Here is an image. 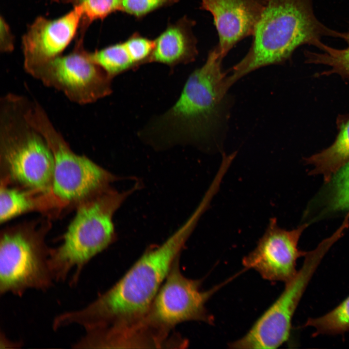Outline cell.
Here are the masks:
<instances>
[{"mask_svg":"<svg viewBox=\"0 0 349 349\" xmlns=\"http://www.w3.org/2000/svg\"><path fill=\"white\" fill-rule=\"evenodd\" d=\"M199 218L193 213L162 244L144 252L115 284L92 302L63 312V323L80 326L85 331L143 319Z\"/></svg>","mask_w":349,"mask_h":349,"instance_id":"6da1fadb","label":"cell"},{"mask_svg":"<svg viewBox=\"0 0 349 349\" xmlns=\"http://www.w3.org/2000/svg\"><path fill=\"white\" fill-rule=\"evenodd\" d=\"M222 59L215 47L211 50L205 63L190 74L174 104L152 118L138 132L140 138L165 147L212 136L223 118L229 89Z\"/></svg>","mask_w":349,"mask_h":349,"instance_id":"7a4b0ae2","label":"cell"},{"mask_svg":"<svg viewBox=\"0 0 349 349\" xmlns=\"http://www.w3.org/2000/svg\"><path fill=\"white\" fill-rule=\"evenodd\" d=\"M253 36L247 53L227 76L229 87L254 70L285 62L302 45L321 50L322 38L346 37L317 18L313 0H267Z\"/></svg>","mask_w":349,"mask_h":349,"instance_id":"3957f363","label":"cell"},{"mask_svg":"<svg viewBox=\"0 0 349 349\" xmlns=\"http://www.w3.org/2000/svg\"><path fill=\"white\" fill-rule=\"evenodd\" d=\"M27 97L8 93L0 100V182L51 191L54 158L44 137L27 116Z\"/></svg>","mask_w":349,"mask_h":349,"instance_id":"277c9868","label":"cell"},{"mask_svg":"<svg viewBox=\"0 0 349 349\" xmlns=\"http://www.w3.org/2000/svg\"><path fill=\"white\" fill-rule=\"evenodd\" d=\"M138 186L123 191L110 187L76 206L62 243L50 249L49 265L55 282L65 281L74 271L71 284H76L86 265L112 243L113 215Z\"/></svg>","mask_w":349,"mask_h":349,"instance_id":"5b68a950","label":"cell"},{"mask_svg":"<svg viewBox=\"0 0 349 349\" xmlns=\"http://www.w3.org/2000/svg\"><path fill=\"white\" fill-rule=\"evenodd\" d=\"M46 220L7 227L0 235V295L21 297L29 289L47 291L54 280L49 265L50 249Z\"/></svg>","mask_w":349,"mask_h":349,"instance_id":"8992f818","label":"cell"},{"mask_svg":"<svg viewBox=\"0 0 349 349\" xmlns=\"http://www.w3.org/2000/svg\"><path fill=\"white\" fill-rule=\"evenodd\" d=\"M27 115L46 140L54 158L51 190L65 208L81 202L111 187L118 178L89 158L76 154L54 127L37 101L29 105Z\"/></svg>","mask_w":349,"mask_h":349,"instance_id":"52a82bcc","label":"cell"},{"mask_svg":"<svg viewBox=\"0 0 349 349\" xmlns=\"http://www.w3.org/2000/svg\"><path fill=\"white\" fill-rule=\"evenodd\" d=\"M321 241L307 252L301 268L275 301L255 321L241 338L229 344L232 349H276L289 338L292 319L313 274L330 249Z\"/></svg>","mask_w":349,"mask_h":349,"instance_id":"ba28073f","label":"cell"},{"mask_svg":"<svg viewBox=\"0 0 349 349\" xmlns=\"http://www.w3.org/2000/svg\"><path fill=\"white\" fill-rule=\"evenodd\" d=\"M80 33L71 52L59 55L26 71L46 86L63 93L70 101L84 105L109 95L112 91L113 79L84 48V32Z\"/></svg>","mask_w":349,"mask_h":349,"instance_id":"9c48e42d","label":"cell"},{"mask_svg":"<svg viewBox=\"0 0 349 349\" xmlns=\"http://www.w3.org/2000/svg\"><path fill=\"white\" fill-rule=\"evenodd\" d=\"M201 285V280L189 279L183 275L178 257L144 317L145 322L165 335L172 328L183 322L194 320L212 323L213 318L208 313L205 304L218 287L203 291Z\"/></svg>","mask_w":349,"mask_h":349,"instance_id":"30bf717a","label":"cell"},{"mask_svg":"<svg viewBox=\"0 0 349 349\" xmlns=\"http://www.w3.org/2000/svg\"><path fill=\"white\" fill-rule=\"evenodd\" d=\"M307 225L287 230L280 227L276 219L272 218L255 249L243 258L242 264L256 270L264 279L289 282L297 273V259L307 254L300 250L298 245Z\"/></svg>","mask_w":349,"mask_h":349,"instance_id":"8fae6325","label":"cell"},{"mask_svg":"<svg viewBox=\"0 0 349 349\" xmlns=\"http://www.w3.org/2000/svg\"><path fill=\"white\" fill-rule=\"evenodd\" d=\"M83 9L79 5L56 19L36 18L22 37L26 71L62 54L80 26Z\"/></svg>","mask_w":349,"mask_h":349,"instance_id":"7c38bea8","label":"cell"},{"mask_svg":"<svg viewBox=\"0 0 349 349\" xmlns=\"http://www.w3.org/2000/svg\"><path fill=\"white\" fill-rule=\"evenodd\" d=\"M267 0H201L212 15L219 36L215 47L222 58L240 41L253 35Z\"/></svg>","mask_w":349,"mask_h":349,"instance_id":"4fadbf2b","label":"cell"},{"mask_svg":"<svg viewBox=\"0 0 349 349\" xmlns=\"http://www.w3.org/2000/svg\"><path fill=\"white\" fill-rule=\"evenodd\" d=\"M195 23L184 16L168 25L154 40V48L150 63L169 66L193 62L198 55L197 39L192 32Z\"/></svg>","mask_w":349,"mask_h":349,"instance_id":"5bb4252c","label":"cell"},{"mask_svg":"<svg viewBox=\"0 0 349 349\" xmlns=\"http://www.w3.org/2000/svg\"><path fill=\"white\" fill-rule=\"evenodd\" d=\"M64 208L52 191L25 189L0 182L1 223L31 211L48 216L58 215Z\"/></svg>","mask_w":349,"mask_h":349,"instance_id":"9a60e30c","label":"cell"},{"mask_svg":"<svg viewBox=\"0 0 349 349\" xmlns=\"http://www.w3.org/2000/svg\"><path fill=\"white\" fill-rule=\"evenodd\" d=\"M349 161V120L330 147L306 159V162L313 167L311 174L322 175L327 182Z\"/></svg>","mask_w":349,"mask_h":349,"instance_id":"2e32d148","label":"cell"},{"mask_svg":"<svg viewBox=\"0 0 349 349\" xmlns=\"http://www.w3.org/2000/svg\"><path fill=\"white\" fill-rule=\"evenodd\" d=\"M303 327L314 328V337L320 334H342L349 331V295L324 315L308 318Z\"/></svg>","mask_w":349,"mask_h":349,"instance_id":"e0dca14e","label":"cell"},{"mask_svg":"<svg viewBox=\"0 0 349 349\" xmlns=\"http://www.w3.org/2000/svg\"><path fill=\"white\" fill-rule=\"evenodd\" d=\"M93 60L112 79L116 76L136 68L124 43H118L93 52Z\"/></svg>","mask_w":349,"mask_h":349,"instance_id":"ac0fdd59","label":"cell"},{"mask_svg":"<svg viewBox=\"0 0 349 349\" xmlns=\"http://www.w3.org/2000/svg\"><path fill=\"white\" fill-rule=\"evenodd\" d=\"M346 35L345 40L348 43L346 48L337 49L325 45L321 53L306 50V62L326 65L331 67L330 73L349 76V32H346Z\"/></svg>","mask_w":349,"mask_h":349,"instance_id":"d6986e66","label":"cell"},{"mask_svg":"<svg viewBox=\"0 0 349 349\" xmlns=\"http://www.w3.org/2000/svg\"><path fill=\"white\" fill-rule=\"evenodd\" d=\"M122 0H71L74 6L83 9L80 27L86 29L89 24L97 19H103L112 13L120 11Z\"/></svg>","mask_w":349,"mask_h":349,"instance_id":"ffe728a7","label":"cell"},{"mask_svg":"<svg viewBox=\"0 0 349 349\" xmlns=\"http://www.w3.org/2000/svg\"><path fill=\"white\" fill-rule=\"evenodd\" d=\"M331 180L330 209L333 211L349 209V161L337 171Z\"/></svg>","mask_w":349,"mask_h":349,"instance_id":"44dd1931","label":"cell"},{"mask_svg":"<svg viewBox=\"0 0 349 349\" xmlns=\"http://www.w3.org/2000/svg\"><path fill=\"white\" fill-rule=\"evenodd\" d=\"M136 68L150 63L154 48V40L135 32L124 42Z\"/></svg>","mask_w":349,"mask_h":349,"instance_id":"7402d4cb","label":"cell"},{"mask_svg":"<svg viewBox=\"0 0 349 349\" xmlns=\"http://www.w3.org/2000/svg\"><path fill=\"white\" fill-rule=\"evenodd\" d=\"M179 0H122L120 11L141 18L159 8L172 5Z\"/></svg>","mask_w":349,"mask_h":349,"instance_id":"603a6c76","label":"cell"},{"mask_svg":"<svg viewBox=\"0 0 349 349\" xmlns=\"http://www.w3.org/2000/svg\"><path fill=\"white\" fill-rule=\"evenodd\" d=\"M0 50L10 52L13 50V39L9 27L2 17L0 19Z\"/></svg>","mask_w":349,"mask_h":349,"instance_id":"cb8c5ba5","label":"cell"},{"mask_svg":"<svg viewBox=\"0 0 349 349\" xmlns=\"http://www.w3.org/2000/svg\"><path fill=\"white\" fill-rule=\"evenodd\" d=\"M54 1H61L63 2H70V0H53Z\"/></svg>","mask_w":349,"mask_h":349,"instance_id":"d4e9b609","label":"cell"},{"mask_svg":"<svg viewBox=\"0 0 349 349\" xmlns=\"http://www.w3.org/2000/svg\"></svg>","mask_w":349,"mask_h":349,"instance_id":"484cf974","label":"cell"}]
</instances>
